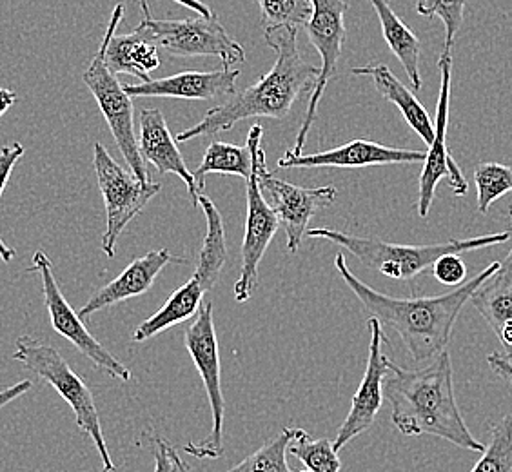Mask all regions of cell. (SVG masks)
I'll list each match as a JSON object with an SVG mask.
<instances>
[{"label": "cell", "instance_id": "obj_1", "mask_svg": "<svg viewBox=\"0 0 512 472\" xmlns=\"http://www.w3.org/2000/svg\"><path fill=\"white\" fill-rule=\"evenodd\" d=\"M335 267L371 318H376L380 324L398 333L416 364H429L447 349L463 305L471 300L483 280L498 271L500 262L485 267L480 275L463 282L462 286L447 295L420 298H394L367 286L351 273L342 253L335 256Z\"/></svg>", "mask_w": 512, "mask_h": 472}, {"label": "cell", "instance_id": "obj_2", "mask_svg": "<svg viewBox=\"0 0 512 472\" xmlns=\"http://www.w3.org/2000/svg\"><path fill=\"white\" fill-rule=\"evenodd\" d=\"M384 396L391 404L394 427L405 436H438L465 451L483 453L485 445L469 431L456 402L453 362L447 349L416 371L391 362Z\"/></svg>", "mask_w": 512, "mask_h": 472}, {"label": "cell", "instance_id": "obj_3", "mask_svg": "<svg viewBox=\"0 0 512 472\" xmlns=\"http://www.w3.org/2000/svg\"><path fill=\"white\" fill-rule=\"evenodd\" d=\"M267 46L275 51V66L253 86L206 111L197 126L178 133L177 144L198 137H217L247 118H286L296 100L315 91L320 68L309 64L298 51V30L264 31Z\"/></svg>", "mask_w": 512, "mask_h": 472}, {"label": "cell", "instance_id": "obj_4", "mask_svg": "<svg viewBox=\"0 0 512 472\" xmlns=\"http://www.w3.org/2000/svg\"><path fill=\"white\" fill-rule=\"evenodd\" d=\"M306 235L309 238H324L335 246L344 247L345 251H349L365 267L393 280H413L414 276L433 269L442 256L462 255L483 247L500 246L512 238L511 231H503L467 240H449L431 246H404L384 242L380 238L347 235L325 227L307 229Z\"/></svg>", "mask_w": 512, "mask_h": 472}, {"label": "cell", "instance_id": "obj_5", "mask_svg": "<svg viewBox=\"0 0 512 472\" xmlns=\"http://www.w3.org/2000/svg\"><path fill=\"white\" fill-rule=\"evenodd\" d=\"M11 360L19 362L30 373L37 374L68 402L75 413V422L79 425L80 431L88 434L99 451L102 472L115 471L117 467L111 460L108 443L102 433L93 393L79 374L71 369L66 358L53 345L46 344L39 338L24 335L15 340V351L11 354Z\"/></svg>", "mask_w": 512, "mask_h": 472}, {"label": "cell", "instance_id": "obj_6", "mask_svg": "<svg viewBox=\"0 0 512 472\" xmlns=\"http://www.w3.org/2000/svg\"><path fill=\"white\" fill-rule=\"evenodd\" d=\"M142 31L158 50L175 57H218L224 68H233L246 60V50L231 39L217 15L195 19L173 20L151 17L148 2L140 0Z\"/></svg>", "mask_w": 512, "mask_h": 472}, {"label": "cell", "instance_id": "obj_7", "mask_svg": "<svg viewBox=\"0 0 512 472\" xmlns=\"http://www.w3.org/2000/svg\"><path fill=\"white\" fill-rule=\"evenodd\" d=\"M186 347L195 362L198 374L206 387L207 398L213 413V431L202 442H189L184 453L200 460H217L224 453V420L226 400L222 393L220 351L217 331L213 322V304L206 300L197 313L195 322L186 331Z\"/></svg>", "mask_w": 512, "mask_h": 472}, {"label": "cell", "instance_id": "obj_8", "mask_svg": "<svg viewBox=\"0 0 512 472\" xmlns=\"http://www.w3.org/2000/svg\"><path fill=\"white\" fill-rule=\"evenodd\" d=\"M93 166L97 173L100 193L106 207V231L102 235V251L113 258L122 231L137 218L149 200L157 197L162 186L158 182H144L131 171L122 168L108 149L100 142L93 146Z\"/></svg>", "mask_w": 512, "mask_h": 472}, {"label": "cell", "instance_id": "obj_9", "mask_svg": "<svg viewBox=\"0 0 512 472\" xmlns=\"http://www.w3.org/2000/svg\"><path fill=\"white\" fill-rule=\"evenodd\" d=\"M262 137L264 128L255 124L249 129L247 146L253 155V173L247 178V218L246 233L242 242V267L240 276L235 284V300L244 304L247 302L256 284H258V267L262 258L266 255L267 247L275 238L280 222L276 218L273 209L267 206L266 198L258 186V168L266 162V153L262 149Z\"/></svg>", "mask_w": 512, "mask_h": 472}, {"label": "cell", "instance_id": "obj_10", "mask_svg": "<svg viewBox=\"0 0 512 472\" xmlns=\"http://www.w3.org/2000/svg\"><path fill=\"white\" fill-rule=\"evenodd\" d=\"M104 53H106V44L102 42L88 69L82 73V80L97 100L100 111L111 129V135L115 138L120 153L129 166V171L140 180L149 182L148 166L138 149L133 100L120 84L117 75L109 71Z\"/></svg>", "mask_w": 512, "mask_h": 472}, {"label": "cell", "instance_id": "obj_11", "mask_svg": "<svg viewBox=\"0 0 512 472\" xmlns=\"http://www.w3.org/2000/svg\"><path fill=\"white\" fill-rule=\"evenodd\" d=\"M33 264L28 267L30 273H37L42 282V293H44V304L50 313L51 327L59 333L62 338L69 340L71 344L79 349L80 353L91 360V364L102 369L104 373L111 374L113 378L129 382L131 371L126 365L117 360L109 353L104 345L100 344L95 336L91 335L88 327L82 322L79 313L69 305L66 296L62 295L59 284L53 275V264L50 256L44 251H35Z\"/></svg>", "mask_w": 512, "mask_h": 472}, {"label": "cell", "instance_id": "obj_12", "mask_svg": "<svg viewBox=\"0 0 512 472\" xmlns=\"http://www.w3.org/2000/svg\"><path fill=\"white\" fill-rule=\"evenodd\" d=\"M347 2L345 0H313V15L307 22V35L311 44L318 51L322 66H320V75L316 80L315 91L309 100L307 106L306 118L300 126L298 137H296L295 151L296 155L304 153L306 138L309 135V129L315 122L318 104L325 93V88L329 80L335 77L338 62L342 59V50L345 42V11H347Z\"/></svg>", "mask_w": 512, "mask_h": 472}, {"label": "cell", "instance_id": "obj_13", "mask_svg": "<svg viewBox=\"0 0 512 472\" xmlns=\"http://www.w3.org/2000/svg\"><path fill=\"white\" fill-rule=\"evenodd\" d=\"M438 68L442 75L440 82V97L436 108V126L434 140L429 146L424 160V169L420 175V193H418V215L427 218L433 206L436 186L442 178H449L456 197H463L469 191V184L463 177L462 169L454 162L447 149V124H449V102H451V79H453V53L444 50L438 60Z\"/></svg>", "mask_w": 512, "mask_h": 472}, {"label": "cell", "instance_id": "obj_14", "mask_svg": "<svg viewBox=\"0 0 512 472\" xmlns=\"http://www.w3.org/2000/svg\"><path fill=\"white\" fill-rule=\"evenodd\" d=\"M258 186L266 198L267 206L273 209L280 226H284L287 235L289 253H298L302 240L307 233L309 220L316 211L335 202L338 197L336 187L324 186L316 189L295 186L286 180L276 178L267 171V162L258 168Z\"/></svg>", "mask_w": 512, "mask_h": 472}, {"label": "cell", "instance_id": "obj_15", "mask_svg": "<svg viewBox=\"0 0 512 472\" xmlns=\"http://www.w3.org/2000/svg\"><path fill=\"white\" fill-rule=\"evenodd\" d=\"M367 327L371 333V344H369L364 378L358 385L351 409L333 440L335 451H342L347 443L355 440L356 436L367 433L373 427L376 416L384 404L385 376L391 369V360L384 354V325L380 324L376 318H371L367 322Z\"/></svg>", "mask_w": 512, "mask_h": 472}, {"label": "cell", "instance_id": "obj_16", "mask_svg": "<svg viewBox=\"0 0 512 472\" xmlns=\"http://www.w3.org/2000/svg\"><path fill=\"white\" fill-rule=\"evenodd\" d=\"M425 157H427L425 151L389 148L373 140L358 138L340 148L313 153V155H304V153L296 155L295 151H286V155L278 160V169H360L371 168V166L416 164V162H424Z\"/></svg>", "mask_w": 512, "mask_h": 472}, {"label": "cell", "instance_id": "obj_17", "mask_svg": "<svg viewBox=\"0 0 512 472\" xmlns=\"http://www.w3.org/2000/svg\"><path fill=\"white\" fill-rule=\"evenodd\" d=\"M169 264H188V260L169 253L166 247H160L157 251H149L148 255L135 258L115 280H111L109 284L100 287L91 295L86 305H82L79 311L80 318L84 320L106 307L117 305L135 296L146 295L155 284L157 276Z\"/></svg>", "mask_w": 512, "mask_h": 472}, {"label": "cell", "instance_id": "obj_18", "mask_svg": "<svg viewBox=\"0 0 512 472\" xmlns=\"http://www.w3.org/2000/svg\"><path fill=\"white\" fill-rule=\"evenodd\" d=\"M238 75V69L222 66L215 71H184L164 79L126 84L124 89L131 99L169 97L182 100H213L222 95H235Z\"/></svg>", "mask_w": 512, "mask_h": 472}, {"label": "cell", "instance_id": "obj_19", "mask_svg": "<svg viewBox=\"0 0 512 472\" xmlns=\"http://www.w3.org/2000/svg\"><path fill=\"white\" fill-rule=\"evenodd\" d=\"M138 149L144 162L155 166L160 175H177L188 186L189 197L193 206L198 207L197 182L189 171L184 158L177 148V140L171 135L168 122L157 108H146L140 111V138Z\"/></svg>", "mask_w": 512, "mask_h": 472}, {"label": "cell", "instance_id": "obj_20", "mask_svg": "<svg viewBox=\"0 0 512 472\" xmlns=\"http://www.w3.org/2000/svg\"><path fill=\"white\" fill-rule=\"evenodd\" d=\"M124 4H117L111 13L108 30L104 33L102 42L106 44L104 60L111 73L131 75L142 82L151 80L149 73L160 66L158 48L140 30L129 35H117L120 20L124 19Z\"/></svg>", "mask_w": 512, "mask_h": 472}, {"label": "cell", "instance_id": "obj_21", "mask_svg": "<svg viewBox=\"0 0 512 472\" xmlns=\"http://www.w3.org/2000/svg\"><path fill=\"white\" fill-rule=\"evenodd\" d=\"M471 304L498 336L503 358L512 369V249L498 271L474 291Z\"/></svg>", "mask_w": 512, "mask_h": 472}, {"label": "cell", "instance_id": "obj_22", "mask_svg": "<svg viewBox=\"0 0 512 472\" xmlns=\"http://www.w3.org/2000/svg\"><path fill=\"white\" fill-rule=\"evenodd\" d=\"M351 73L360 75V77H371L378 93L385 100L393 102L394 106L400 109V113L404 115L407 124L413 128V131H416V135L422 138L427 146H431V142L434 140V126L427 109L420 104V100L414 97L411 89L405 88L404 84L396 79V75L389 69V66L369 64L362 68H353Z\"/></svg>", "mask_w": 512, "mask_h": 472}, {"label": "cell", "instance_id": "obj_23", "mask_svg": "<svg viewBox=\"0 0 512 472\" xmlns=\"http://www.w3.org/2000/svg\"><path fill=\"white\" fill-rule=\"evenodd\" d=\"M204 287L193 276L184 286L178 287L173 295L169 296L168 302L158 309L157 313L149 316L146 322L138 325L133 331V342L142 344L149 338L164 333L169 327L188 322L189 318L197 316L200 307L204 304Z\"/></svg>", "mask_w": 512, "mask_h": 472}, {"label": "cell", "instance_id": "obj_24", "mask_svg": "<svg viewBox=\"0 0 512 472\" xmlns=\"http://www.w3.org/2000/svg\"><path fill=\"white\" fill-rule=\"evenodd\" d=\"M198 204L206 215L207 229L193 276L202 284L206 293H211L217 286L220 273L227 262L226 227L218 207L213 204L211 198L200 195Z\"/></svg>", "mask_w": 512, "mask_h": 472}, {"label": "cell", "instance_id": "obj_25", "mask_svg": "<svg viewBox=\"0 0 512 472\" xmlns=\"http://www.w3.org/2000/svg\"><path fill=\"white\" fill-rule=\"evenodd\" d=\"M376 15L382 24L385 42L391 48L396 59L402 62L407 77L411 80L414 89L422 88V75H420V40L409 30L404 20L394 13L387 0H371Z\"/></svg>", "mask_w": 512, "mask_h": 472}, {"label": "cell", "instance_id": "obj_26", "mask_svg": "<svg viewBox=\"0 0 512 472\" xmlns=\"http://www.w3.org/2000/svg\"><path fill=\"white\" fill-rule=\"evenodd\" d=\"M213 173L235 175V177L247 180L253 173V155H251L249 146L247 144L246 146H235V144H227L222 140L211 142L200 166L193 173L198 193L206 187L207 175H213Z\"/></svg>", "mask_w": 512, "mask_h": 472}, {"label": "cell", "instance_id": "obj_27", "mask_svg": "<svg viewBox=\"0 0 512 472\" xmlns=\"http://www.w3.org/2000/svg\"><path fill=\"white\" fill-rule=\"evenodd\" d=\"M289 453L304 462L311 472H340L342 462L338 458L333 442L327 438H311L304 429L295 427L293 442L289 445Z\"/></svg>", "mask_w": 512, "mask_h": 472}, {"label": "cell", "instance_id": "obj_28", "mask_svg": "<svg viewBox=\"0 0 512 472\" xmlns=\"http://www.w3.org/2000/svg\"><path fill=\"white\" fill-rule=\"evenodd\" d=\"M295 427H287L273 440L262 445L258 451L249 454L246 460L227 472H295L287 465V451L293 442Z\"/></svg>", "mask_w": 512, "mask_h": 472}, {"label": "cell", "instance_id": "obj_29", "mask_svg": "<svg viewBox=\"0 0 512 472\" xmlns=\"http://www.w3.org/2000/svg\"><path fill=\"white\" fill-rule=\"evenodd\" d=\"M264 31L304 28L313 15V0H258Z\"/></svg>", "mask_w": 512, "mask_h": 472}, {"label": "cell", "instance_id": "obj_30", "mask_svg": "<svg viewBox=\"0 0 512 472\" xmlns=\"http://www.w3.org/2000/svg\"><path fill=\"white\" fill-rule=\"evenodd\" d=\"M471 472H512V413L491 427V443Z\"/></svg>", "mask_w": 512, "mask_h": 472}, {"label": "cell", "instance_id": "obj_31", "mask_svg": "<svg viewBox=\"0 0 512 472\" xmlns=\"http://www.w3.org/2000/svg\"><path fill=\"white\" fill-rule=\"evenodd\" d=\"M478 211L485 215L498 198L512 193V168L498 162H482L474 168Z\"/></svg>", "mask_w": 512, "mask_h": 472}, {"label": "cell", "instance_id": "obj_32", "mask_svg": "<svg viewBox=\"0 0 512 472\" xmlns=\"http://www.w3.org/2000/svg\"><path fill=\"white\" fill-rule=\"evenodd\" d=\"M467 0H416V11L424 17H438L445 26V48H453L454 39L462 28L463 11Z\"/></svg>", "mask_w": 512, "mask_h": 472}, {"label": "cell", "instance_id": "obj_33", "mask_svg": "<svg viewBox=\"0 0 512 472\" xmlns=\"http://www.w3.org/2000/svg\"><path fill=\"white\" fill-rule=\"evenodd\" d=\"M433 275L444 286H462L467 276V266L463 264L460 255H445L434 264Z\"/></svg>", "mask_w": 512, "mask_h": 472}, {"label": "cell", "instance_id": "obj_34", "mask_svg": "<svg viewBox=\"0 0 512 472\" xmlns=\"http://www.w3.org/2000/svg\"><path fill=\"white\" fill-rule=\"evenodd\" d=\"M26 149L19 142H13L4 146L0 151V200H2V193L8 186V180L11 177V171L15 168V164L19 162L20 158L24 157Z\"/></svg>", "mask_w": 512, "mask_h": 472}, {"label": "cell", "instance_id": "obj_35", "mask_svg": "<svg viewBox=\"0 0 512 472\" xmlns=\"http://www.w3.org/2000/svg\"><path fill=\"white\" fill-rule=\"evenodd\" d=\"M149 440H151V445H153L155 472H177L173 458L169 454V443L162 436H158V434H151Z\"/></svg>", "mask_w": 512, "mask_h": 472}, {"label": "cell", "instance_id": "obj_36", "mask_svg": "<svg viewBox=\"0 0 512 472\" xmlns=\"http://www.w3.org/2000/svg\"><path fill=\"white\" fill-rule=\"evenodd\" d=\"M31 387H33L31 380H22L19 384L11 385L8 389L0 391V409H4L6 405L11 404L13 400H17L20 396L30 393Z\"/></svg>", "mask_w": 512, "mask_h": 472}, {"label": "cell", "instance_id": "obj_37", "mask_svg": "<svg viewBox=\"0 0 512 472\" xmlns=\"http://www.w3.org/2000/svg\"><path fill=\"white\" fill-rule=\"evenodd\" d=\"M487 362L491 365L494 373L498 374L503 380H509L512 384V369L507 364V360L503 358V354L493 353L487 356Z\"/></svg>", "mask_w": 512, "mask_h": 472}, {"label": "cell", "instance_id": "obj_38", "mask_svg": "<svg viewBox=\"0 0 512 472\" xmlns=\"http://www.w3.org/2000/svg\"><path fill=\"white\" fill-rule=\"evenodd\" d=\"M17 102V93L8 88H0V117Z\"/></svg>", "mask_w": 512, "mask_h": 472}, {"label": "cell", "instance_id": "obj_39", "mask_svg": "<svg viewBox=\"0 0 512 472\" xmlns=\"http://www.w3.org/2000/svg\"><path fill=\"white\" fill-rule=\"evenodd\" d=\"M175 2H178L180 6H184V8L197 11L198 15H204V17H211L213 15L211 8L206 6L204 2H200V0H175Z\"/></svg>", "mask_w": 512, "mask_h": 472}, {"label": "cell", "instance_id": "obj_40", "mask_svg": "<svg viewBox=\"0 0 512 472\" xmlns=\"http://www.w3.org/2000/svg\"><path fill=\"white\" fill-rule=\"evenodd\" d=\"M13 258H15V249H11L8 244H4V240L0 238V260H2L4 264H10Z\"/></svg>", "mask_w": 512, "mask_h": 472}, {"label": "cell", "instance_id": "obj_41", "mask_svg": "<svg viewBox=\"0 0 512 472\" xmlns=\"http://www.w3.org/2000/svg\"><path fill=\"white\" fill-rule=\"evenodd\" d=\"M169 454H171V458H173V463H175V469H177V472H191L189 471L188 465L182 462V458L178 456V453L175 451V447H173V445H169Z\"/></svg>", "mask_w": 512, "mask_h": 472}, {"label": "cell", "instance_id": "obj_42", "mask_svg": "<svg viewBox=\"0 0 512 472\" xmlns=\"http://www.w3.org/2000/svg\"><path fill=\"white\" fill-rule=\"evenodd\" d=\"M511 233H512V209H511Z\"/></svg>", "mask_w": 512, "mask_h": 472}, {"label": "cell", "instance_id": "obj_43", "mask_svg": "<svg viewBox=\"0 0 512 472\" xmlns=\"http://www.w3.org/2000/svg\"><path fill=\"white\" fill-rule=\"evenodd\" d=\"M304 472H311V471H309V469H307V471H304Z\"/></svg>", "mask_w": 512, "mask_h": 472}]
</instances>
